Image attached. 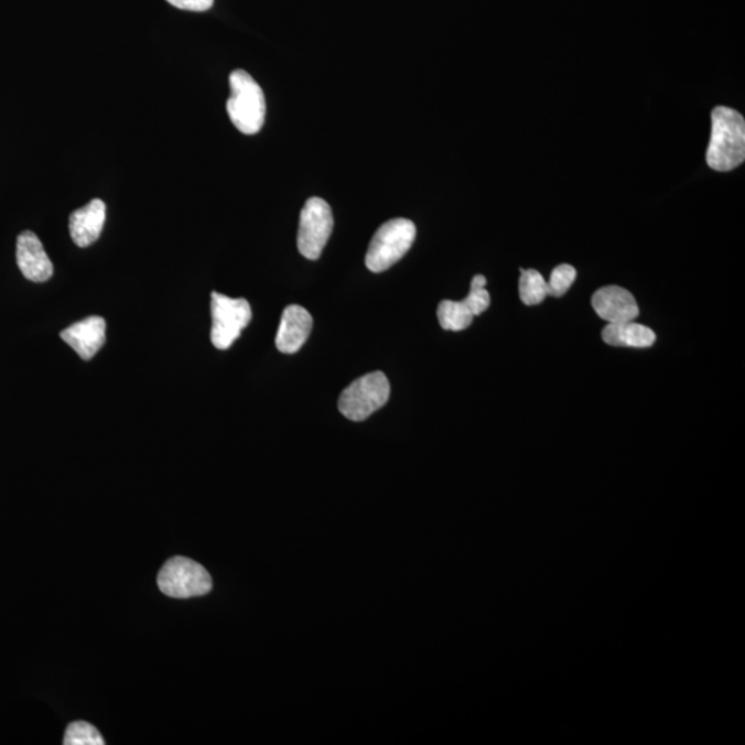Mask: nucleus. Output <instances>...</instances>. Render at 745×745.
<instances>
[{"label":"nucleus","instance_id":"obj_1","mask_svg":"<svg viewBox=\"0 0 745 745\" xmlns=\"http://www.w3.org/2000/svg\"><path fill=\"white\" fill-rule=\"evenodd\" d=\"M711 140L706 163L716 172H731L745 159V122L736 109L716 107L711 114Z\"/></svg>","mask_w":745,"mask_h":745},{"label":"nucleus","instance_id":"obj_2","mask_svg":"<svg viewBox=\"0 0 745 745\" xmlns=\"http://www.w3.org/2000/svg\"><path fill=\"white\" fill-rule=\"evenodd\" d=\"M231 96L227 101L229 119L240 133L253 136L259 133L266 122L264 91L251 75L244 69H235L229 75Z\"/></svg>","mask_w":745,"mask_h":745},{"label":"nucleus","instance_id":"obj_3","mask_svg":"<svg viewBox=\"0 0 745 745\" xmlns=\"http://www.w3.org/2000/svg\"><path fill=\"white\" fill-rule=\"evenodd\" d=\"M415 234L418 229L408 218H393L382 224L367 249V270L375 273L390 270L412 248Z\"/></svg>","mask_w":745,"mask_h":745},{"label":"nucleus","instance_id":"obj_4","mask_svg":"<svg viewBox=\"0 0 745 745\" xmlns=\"http://www.w3.org/2000/svg\"><path fill=\"white\" fill-rule=\"evenodd\" d=\"M391 386L382 371H372L350 382L338 399L339 413L350 421H365L390 399Z\"/></svg>","mask_w":745,"mask_h":745},{"label":"nucleus","instance_id":"obj_5","mask_svg":"<svg viewBox=\"0 0 745 745\" xmlns=\"http://www.w3.org/2000/svg\"><path fill=\"white\" fill-rule=\"evenodd\" d=\"M158 587L172 598L186 600L209 594L213 583L209 572L201 563L175 557L169 559L159 572Z\"/></svg>","mask_w":745,"mask_h":745},{"label":"nucleus","instance_id":"obj_6","mask_svg":"<svg viewBox=\"0 0 745 745\" xmlns=\"http://www.w3.org/2000/svg\"><path fill=\"white\" fill-rule=\"evenodd\" d=\"M334 227L332 207L322 198L305 202L300 215L298 246L309 260L320 259Z\"/></svg>","mask_w":745,"mask_h":745},{"label":"nucleus","instance_id":"obj_7","mask_svg":"<svg viewBox=\"0 0 745 745\" xmlns=\"http://www.w3.org/2000/svg\"><path fill=\"white\" fill-rule=\"evenodd\" d=\"M212 343L217 349H228L237 342L251 321V306L245 299H229L212 293Z\"/></svg>","mask_w":745,"mask_h":745},{"label":"nucleus","instance_id":"obj_8","mask_svg":"<svg viewBox=\"0 0 745 745\" xmlns=\"http://www.w3.org/2000/svg\"><path fill=\"white\" fill-rule=\"evenodd\" d=\"M593 309L596 315L613 323L633 322L639 315V306L634 295L620 287H606L593 295Z\"/></svg>","mask_w":745,"mask_h":745},{"label":"nucleus","instance_id":"obj_9","mask_svg":"<svg viewBox=\"0 0 745 745\" xmlns=\"http://www.w3.org/2000/svg\"><path fill=\"white\" fill-rule=\"evenodd\" d=\"M18 264L31 282H47L53 277V262L48 259L41 239L34 233L24 231L18 239Z\"/></svg>","mask_w":745,"mask_h":745},{"label":"nucleus","instance_id":"obj_10","mask_svg":"<svg viewBox=\"0 0 745 745\" xmlns=\"http://www.w3.org/2000/svg\"><path fill=\"white\" fill-rule=\"evenodd\" d=\"M312 325V316L301 305H289L284 309L281 325L276 338L277 348L282 354H295L309 339Z\"/></svg>","mask_w":745,"mask_h":745},{"label":"nucleus","instance_id":"obj_11","mask_svg":"<svg viewBox=\"0 0 745 745\" xmlns=\"http://www.w3.org/2000/svg\"><path fill=\"white\" fill-rule=\"evenodd\" d=\"M106 328L107 323L101 316H89L65 328L62 338L82 359L90 360L106 344Z\"/></svg>","mask_w":745,"mask_h":745},{"label":"nucleus","instance_id":"obj_12","mask_svg":"<svg viewBox=\"0 0 745 745\" xmlns=\"http://www.w3.org/2000/svg\"><path fill=\"white\" fill-rule=\"evenodd\" d=\"M107 207L101 199H93L69 217V233L76 246L87 248L95 242L102 233L106 224Z\"/></svg>","mask_w":745,"mask_h":745},{"label":"nucleus","instance_id":"obj_13","mask_svg":"<svg viewBox=\"0 0 745 745\" xmlns=\"http://www.w3.org/2000/svg\"><path fill=\"white\" fill-rule=\"evenodd\" d=\"M602 339L612 347L649 348L656 343V334L633 321L607 325L602 332Z\"/></svg>","mask_w":745,"mask_h":745},{"label":"nucleus","instance_id":"obj_14","mask_svg":"<svg viewBox=\"0 0 745 745\" xmlns=\"http://www.w3.org/2000/svg\"><path fill=\"white\" fill-rule=\"evenodd\" d=\"M474 314L464 301L443 300L438 306V321L445 331L462 332L471 326Z\"/></svg>","mask_w":745,"mask_h":745},{"label":"nucleus","instance_id":"obj_15","mask_svg":"<svg viewBox=\"0 0 745 745\" xmlns=\"http://www.w3.org/2000/svg\"><path fill=\"white\" fill-rule=\"evenodd\" d=\"M519 295L526 305L541 304L548 295V284L541 273L536 270H520Z\"/></svg>","mask_w":745,"mask_h":745},{"label":"nucleus","instance_id":"obj_16","mask_svg":"<svg viewBox=\"0 0 745 745\" xmlns=\"http://www.w3.org/2000/svg\"><path fill=\"white\" fill-rule=\"evenodd\" d=\"M65 745H104V738L90 723L79 721L71 723L65 732Z\"/></svg>","mask_w":745,"mask_h":745},{"label":"nucleus","instance_id":"obj_17","mask_svg":"<svg viewBox=\"0 0 745 745\" xmlns=\"http://www.w3.org/2000/svg\"><path fill=\"white\" fill-rule=\"evenodd\" d=\"M486 283L487 281L484 276L474 277L473 282H471L469 294L463 300L474 316L484 314L489 309L490 294L486 290Z\"/></svg>","mask_w":745,"mask_h":745},{"label":"nucleus","instance_id":"obj_18","mask_svg":"<svg viewBox=\"0 0 745 745\" xmlns=\"http://www.w3.org/2000/svg\"><path fill=\"white\" fill-rule=\"evenodd\" d=\"M576 278L577 272L572 266H558L551 273L550 282H547L548 294L553 295V298H562L572 288Z\"/></svg>","mask_w":745,"mask_h":745},{"label":"nucleus","instance_id":"obj_19","mask_svg":"<svg viewBox=\"0 0 745 745\" xmlns=\"http://www.w3.org/2000/svg\"><path fill=\"white\" fill-rule=\"evenodd\" d=\"M168 2L172 4V7L181 10L201 13L212 9L215 0H168Z\"/></svg>","mask_w":745,"mask_h":745}]
</instances>
